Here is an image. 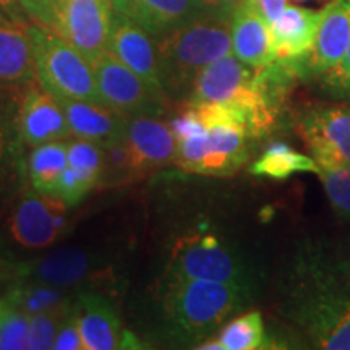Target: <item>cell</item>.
I'll return each instance as SVG.
<instances>
[{
  "mask_svg": "<svg viewBox=\"0 0 350 350\" xmlns=\"http://www.w3.org/2000/svg\"><path fill=\"white\" fill-rule=\"evenodd\" d=\"M255 2L269 25H273L287 7V0H255Z\"/></svg>",
  "mask_w": 350,
  "mask_h": 350,
  "instance_id": "cell-35",
  "label": "cell"
},
{
  "mask_svg": "<svg viewBox=\"0 0 350 350\" xmlns=\"http://www.w3.org/2000/svg\"><path fill=\"white\" fill-rule=\"evenodd\" d=\"M90 269V255L80 248H62L34 260L2 262L5 278L29 279L55 287H68L83 281Z\"/></svg>",
  "mask_w": 350,
  "mask_h": 350,
  "instance_id": "cell-12",
  "label": "cell"
},
{
  "mask_svg": "<svg viewBox=\"0 0 350 350\" xmlns=\"http://www.w3.org/2000/svg\"><path fill=\"white\" fill-rule=\"evenodd\" d=\"M112 8L152 38L163 36L200 15L193 0H113Z\"/></svg>",
  "mask_w": 350,
  "mask_h": 350,
  "instance_id": "cell-19",
  "label": "cell"
},
{
  "mask_svg": "<svg viewBox=\"0 0 350 350\" xmlns=\"http://www.w3.org/2000/svg\"><path fill=\"white\" fill-rule=\"evenodd\" d=\"M2 299L8 305L28 313L29 317L70 305L68 295L62 291V287L29 281V279H10Z\"/></svg>",
  "mask_w": 350,
  "mask_h": 350,
  "instance_id": "cell-22",
  "label": "cell"
},
{
  "mask_svg": "<svg viewBox=\"0 0 350 350\" xmlns=\"http://www.w3.org/2000/svg\"><path fill=\"white\" fill-rule=\"evenodd\" d=\"M299 133L313 159L334 157L350 164V107L317 106L301 113Z\"/></svg>",
  "mask_w": 350,
  "mask_h": 350,
  "instance_id": "cell-10",
  "label": "cell"
},
{
  "mask_svg": "<svg viewBox=\"0 0 350 350\" xmlns=\"http://www.w3.org/2000/svg\"><path fill=\"white\" fill-rule=\"evenodd\" d=\"M219 342L224 350H255L262 349L266 331L258 312H250L230 321L219 334Z\"/></svg>",
  "mask_w": 350,
  "mask_h": 350,
  "instance_id": "cell-26",
  "label": "cell"
},
{
  "mask_svg": "<svg viewBox=\"0 0 350 350\" xmlns=\"http://www.w3.org/2000/svg\"><path fill=\"white\" fill-rule=\"evenodd\" d=\"M13 88H2L0 86V125L7 124L15 119L13 116V96H12Z\"/></svg>",
  "mask_w": 350,
  "mask_h": 350,
  "instance_id": "cell-37",
  "label": "cell"
},
{
  "mask_svg": "<svg viewBox=\"0 0 350 350\" xmlns=\"http://www.w3.org/2000/svg\"><path fill=\"white\" fill-rule=\"evenodd\" d=\"M3 310H5V301L0 297V327H2V318H3Z\"/></svg>",
  "mask_w": 350,
  "mask_h": 350,
  "instance_id": "cell-41",
  "label": "cell"
},
{
  "mask_svg": "<svg viewBox=\"0 0 350 350\" xmlns=\"http://www.w3.org/2000/svg\"><path fill=\"white\" fill-rule=\"evenodd\" d=\"M67 165V143L49 142L33 148L28 161V175L33 190L42 195H55L57 185Z\"/></svg>",
  "mask_w": 350,
  "mask_h": 350,
  "instance_id": "cell-23",
  "label": "cell"
},
{
  "mask_svg": "<svg viewBox=\"0 0 350 350\" xmlns=\"http://www.w3.org/2000/svg\"><path fill=\"white\" fill-rule=\"evenodd\" d=\"M243 2H245V0H221L222 8H224V12L230 16H232V13L237 10V8L242 5Z\"/></svg>",
  "mask_w": 350,
  "mask_h": 350,
  "instance_id": "cell-39",
  "label": "cell"
},
{
  "mask_svg": "<svg viewBox=\"0 0 350 350\" xmlns=\"http://www.w3.org/2000/svg\"><path fill=\"white\" fill-rule=\"evenodd\" d=\"M96 185L93 182L88 180L83 175L77 174L75 170L70 169L67 165L62 177H60L54 196L62 200L67 206H75Z\"/></svg>",
  "mask_w": 350,
  "mask_h": 350,
  "instance_id": "cell-30",
  "label": "cell"
},
{
  "mask_svg": "<svg viewBox=\"0 0 350 350\" xmlns=\"http://www.w3.org/2000/svg\"><path fill=\"white\" fill-rule=\"evenodd\" d=\"M5 301V300H3ZM31 317L5 301L2 327H0V350L28 349Z\"/></svg>",
  "mask_w": 350,
  "mask_h": 350,
  "instance_id": "cell-29",
  "label": "cell"
},
{
  "mask_svg": "<svg viewBox=\"0 0 350 350\" xmlns=\"http://www.w3.org/2000/svg\"><path fill=\"white\" fill-rule=\"evenodd\" d=\"M73 305L70 304L62 308L52 310V312H44L31 317L29 323V339L28 349L31 350H44L54 349V342L57 338V332L62 325L64 318L70 313Z\"/></svg>",
  "mask_w": 350,
  "mask_h": 350,
  "instance_id": "cell-28",
  "label": "cell"
},
{
  "mask_svg": "<svg viewBox=\"0 0 350 350\" xmlns=\"http://www.w3.org/2000/svg\"><path fill=\"white\" fill-rule=\"evenodd\" d=\"M323 10H308L295 5L284 8L271 25L274 36L275 60H301L312 51L317 39Z\"/></svg>",
  "mask_w": 350,
  "mask_h": 350,
  "instance_id": "cell-20",
  "label": "cell"
},
{
  "mask_svg": "<svg viewBox=\"0 0 350 350\" xmlns=\"http://www.w3.org/2000/svg\"><path fill=\"white\" fill-rule=\"evenodd\" d=\"M318 177L321 178L334 213L350 219V164L334 157L317 159Z\"/></svg>",
  "mask_w": 350,
  "mask_h": 350,
  "instance_id": "cell-25",
  "label": "cell"
},
{
  "mask_svg": "<svg viewBox=\"0 0 350 350\" xmlns=\"http://www.w3.org/2000/svg\"><path fill=\"white\" fill-rule=\"evenodd\" d=\"M15 124L16 119L0 125V195H2L3 187H5L8 172H10V167L13 164V156H15L16 150Z\"/></svg>",
  "mask_w": 350,
  "mask_h": 350,
  "instance_id": "cell-31",
  "label": "cell"
},
{
  "mask_svg": "<svg viewBox=\"0 0 350 350\" xmlns=\"http://www.w3.org/2000/svg\"><path fill=\"white\" fill-rule=\"evenodd\" d=\"M198 349H201V350H224L222 344L219 342V339L209 340V342H203L201 345H198Z\"/></svg>",
  "mask_w": 350,
  "mask_h": 350,
  "instance_id": "cell-40",
  "label": "cell"
},
{
  "mask_svg": "<svg viewBox=\"0 0 350 350\" xmlns=\"http://www.w3.org/2000/svg\"><path fill=\"white\" fill-rule=\"evenodd\" d=\"M33 44L36 78L55 98L104 104L91 62L55 29L26 23ZM106 106V104H104Z\"/></svg>",
  "mask_w": 350,
  "mask_h": 350,
  "instance_id": "cell-4",
  "label": "cell"
},
{
  "mask_svg": "<svg viewBox=\"0 0 350 350\" xmlns=\"http://www.w3.org/2000/svg\"><path fill=\"white\" fill-rule=\"evenodd\" d=\"M0 13L5 15L7 18L18 21V23H29L31 21L25 13L23 7L20 5L18 0H0Z\"/></svg>",
  "mask_w": 350,
  "mask_h": 350,
  "instance_id": "cell-36",
  "label": "cell"
},
{
  "mask_svg": "<svg viewBox=\"0 0 350 350\" xmlns=\"http://www.w3.org/2000/svg\"><path fill=\"white\" fill-rule=\"evenodd\" d=\"M67 117L68 126L75 138L86 139L99 146H107L125 137L130 117L104 106L88 100L57 98Z\"/></svg>",
  "mask_w": 350,
  "mask_h": 350,
  "instance_id": "cell-16",
  "label": "cell"
},
{
  "mask_svg": "<svg viewBox=\"0 0 350 350\" xmlns=\"http://www.w3.org/2000/svg\"><path fill=\"white\" fill-rule=\"evenodd\" d=\"M138 172L177 163V138L172 126L151 116L130 117L125 130Z\"/></svg>",
  "mask_w": 350,
  "mask_h": 350,
  "instance_id": "cell-15",
  "label": "cell"
},
{
  "mask_svg": "<svg viewBox=\"0 0 350 350\" xmlns=\"http://www.w3.org/2000/svg\"><path fill=\"white\" fill-rule=\"evenodd\" d=\"M28 18L47 28H55V0H18Z\"/></svg>",
  "mask_w": 350,
  "mask_h": 350,
  "instance_id": "cell-33",
  "label": "cell"
},
{
  "mask_svg": "<svg viewBox=\"0 0 350 350\" xmlns=\"http://www.w3.org/2000/svg\"><path fill=\"white\" fill-rule=\"evenodd\" d=\"M98 90L104 104L126 117H157L164 111V98L157 96L133 70L111 51L91 60Z\"/></svg>",
  "mask_w": 350,
  "mask_h": 350,
  "instance_id": "cell-5",
  "label": "cell"
},
{
  "mask_svg": "<svg viewBox=\"0 0 350 350\" xmlns=\"http://www.w3.org/2000/svg\"><path fill=\"white\" fill-rule=\"evenodd\" d=\"M55 350H83V339L80 332V325H78L77 308L70 310V313L64 318L62 325L57 332V338L54 342Z\"/></svg>",
  "mask_w": 350,
  "mask_h": 350,
  "instance_id": "cell-32",
  "label": "cell"
},
{
  "mask_svg": "<svg viewBox=\"0 0 350 350\" xmlns=\"http://www.w3.org/2000/svg\"><path fill=\"white\" fill-rule=\"evenodd\" d=\"M327 85H329L336 93L342 96H350V44L345 52L344 59L336 65L334 68L326 73Z\"/></svg>",
  "mask_w": 350,
  "mask_h": 350,
  "instance_id": "cell-34",
  "label": "cell"
},
{
  "mask_svg": "<svg viewBox=\"0 0 350 350\" xmlns=\"http://www.w3.org/2000/svg\"><path fill=\"white\" fill-rule=\"evenodd\" d=\"M67 208L54 195L26 191L8 217V237L25 250L51 247L67 230Z\"/></svg>",
  "mask_w": 350,
  "mask_h": 350,
  "instance_id": "cell-6",
  "label": "cell"
},
{
  "mask_svg": "<svg viewBox=\"0 0 350 350\" xmlns=\"http://www.w3.org/2000/svg\"><path fill=\"white\" fill-rule=\"evenodd\" d=\"M113 8L107 0H55V31L88 60L107 51Z\"/></svg>",
  "mask_w": 350,
  "mask_h": 350,
  "instance_id": "cell-8",
  "label": "cell"
},
{
  "mask_svg": "<svg viewBox=\"0 0 350 350\" xmlns=\"http://www.w3.org/2000/svg\"><path fill=\"white\" fill-rule=\"evenodd\" d=\"M255 70L245 65L234 54L224 55L198 73L191 86L190 103L230 104L250 85Z\"/></svg>",
  "mask_w": 350,
  "mask_h": 350,
  "instance_id": "cell-17",
  "label": "cell"
},
{
  "mask_svg": "<svg viewBox=\"0 0 350 350\" xmlns=\"http://www.w3.org/2000/svg\"><path fill=\"white\" fill-rule=\"evenodd\" d=\"M232 54L252 68H262L275 60L273 29L255 0H245L232 13Z\"/></svg>",
  "mask_w": 350,
  "mask_h": 350,
  "instance_id": "cell-13",
  "label": "cell"
},
{
  "mask_svg": "<svg viewBox=\"0 0 350 350\" xmlns=\"http://www.w3.org/2000/svg\"><path fill=\"white\" fill-rule=\"evenodd\" d=\"M16 130L29 148L72 137L64 109L38 78L25 86L16 112Z\"/></svg>",
  "mask_w": 350,
  "mask_h": 350,
  "instance_id": "cell-9",
  "label": "cell"
},
{
  "mask_svg": "<svg viewBox=\"0 0 350 350\" xmlns=\"http://www.w3.org/2000/svg\"><path fill=\"white\" fill-rule=\"evenodd\" d=\"M227 15H196L156 39L161 85L167 98H187L195 78L206 65L232 54Z\"/></svg>",
  "mask_w": 350,
  "mask_h": 350,
  "instance_id": "cell-2",
  "label": "cell"
},
{
  "mask_svg": "<svg viewBox=\"0 0 350 350\" xmlns=\"http://www.w3.org/2000/svg\"><path fill=\"white\" fill-rule=\"evenodd\" d=\"M287 318L317 349L350 350V260L308 245L286 281Z\"/></svg>",
  "mask_w": 350,
  "mask_h": 350,
  "instance_id": "cell-1",
  "label": "cell"
},
{
  "mask_svg": "<svg viewBox=\"0 0 350 350\" xmlns=\"http://www.w3.org/2000/svg\"><path fill=\"white\" fill-rule=\"evenodd\" d=\"M193 3L196 10L203 13V15H227L224 8H222L221 0H193Z\"/></svg>",
  "mask_w": 350,
  "mask_h": 350,
  "instance_id": "cell-38",
  "label": "cell"
},
{
  "mask_svg": "<svg viewBox=\"0 0 350 350\" xmlns=\"http://www.w3.org/2000/svg\"><path fill=\"white\" fill-rule=\"evenodd\" d=\"M117 59L133 70L142 80L161 98H167L161 85L159 65H157L156 39L142 26L113 10L109 47Z\"/></svg>",
  "mask_w": 350,
  "mask_h": 350,
  "instance_id": "cell-11",
  "label": "cell"
},
{
  "mask_svg": "<svg viewBox=\"0 0 350 350\" xmlns=\"http://www.w3.org/2000/svg\"><path fill=\"white\" fill-rule=\"evenodd\" d=\"M34 80L36 62L26 23L0 13V86L25 88Z\"/></svg>",
  "mask_w": 350,
  "mask_h": 350,
  "instance_id": "cell-18",
  "label": "cell"
},
{
  "mask_svg": "<svg viewBox=\"0 0 350 350\" xmlns=\"http://www.w3.org/2000/svg\"><path fill=\"white\" fill-rule=\"evenodd\" d=\"M350 44V0H332L323 10L312 51L300 60L304 72L326 75L344 59Z\"/></svg>",
  "mask_w": 350,
  "mask_h": 350,
  "instance_id": "cell-14",
  "label": "cell"
},
{
  "mask_svg": "<svg viewBox=\"0 0 350 350\" xmlns=\"http://www.w3.org/2000/svg\"><path fill=\"white\" fill-rule=\"evenodd\" d=\"M250 170L258 177L282 180L299 172L318 174V164L313 157L300 154L286 143H271Z\"/></svg>",
  "mask_w": 350,
  "mask_h": 350,
  "instance_id": "cell-24",
  "label": "cell"
},
{
  "mask_svg": "<svg viewBox=\"0 0 350 350\" xmlns=\"http://www.w3.org/2000/svg\"><path fill=\"white\" fill-rule=\"evenodd\" d=\"M250 294L248 284L183 279L165 274L161 305L172 329L201 340L237 313Z\"/></svg>",
  "mask_w": 350,
  "mask_h": 350,
  "instance_id": "cell-3",
  "label": "cell"
},
{
  "mask_svg": "<svg viewBox=\"0 0 350 350\" xmlns=\"http://www.w3.org/2000/svg\"><path fill=\"white\" fill-rule=\"evenodd\" d=\"M165 274L183 279L248 282L242 262L211 235H190L178 240Z\"/></svg>",
  "mask_w": 350,
  "mask_h": 350,
  "instance_id": "cell-7",
  "label": "cell"
},
{
  "mask_svg": "<svg viewBox=\"0 0 350 350\" xmlns=\"http://www.w3.org/2000/svg\"><path fill=\"white\" fill-rule=\"evenodd\" d=\"M107 2H111V3H112V2H113V0H107Z\"/></svg>",
  "mask_w": 350,
  "mask_h": 350,
  "instance_id": "cell-42",
  "label": "cell"
},
{
  "mask_svg": "<svg viewBox=\"0 0 350 350\" xmlns=\"http://www.w3.org/2000/svg\"><path fill=\"white\" fill-rule=\"evenodd\" d=\"M68 167L98 185L104 172V150L99 144L77 138L67 143Z\"/></svg>",
  "mask_w": 350,
  "mask_h": 350,
  "instance_id": "cell-27",
  "label": "cell"
},
{
  "mask_svg": "<svg viewBox=\"0 0 350 350\" xmlns=\"http://www.w3.org/2000/svg\"><path fill=\"white\" fill-rule=\"evenodd\" d=\"M83 350H111L120 347V321L104 297L85 294L77 305Z\"/></svg>",
  "mask_w": 350,
  "mask_h": 350,
  "instance_id": "cell-21",
  "label": "cell"
}]
</instances>
